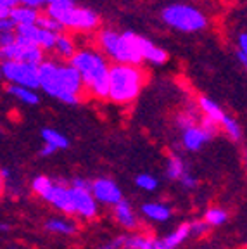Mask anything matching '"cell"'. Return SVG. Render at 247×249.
<instances>
[{"instance_id":"cell-2","label":"cell","mask_w":247,"mask_h":249,"mask_svg":"<svg viewBox=\"0 0 247 249\" xmlns=\"http://www.w3.org/2000/svg\"><path fill=\"white\" fill-rule=\"evenodd\" d=\"M70 66L78 71L83 89L95 99H107L109 62L102 52L93 49H80L70 59Z\"/></svg>"},{"instance_id":"cell-11","label":"cell","mask_w":247,"mask_h":249,"mask_svg":"<svg viewBox=\"0 0 247 249\" xmlns=\"http://www.w3.org/2000/svg\"><path fill=\"white\" fill-rule=\"evenodd\" d=\"M16 36L26 40V42L33 43L42 51H54L55 40H57L59 33H52V31L42 30V28L30 24V26H16L14 28Z\"/></svg>"},{"instance_id":"cell-28","label":"cell","mask_w":247,"mask_h":249,"mask_svg":"<svg viewBox=\"0 0 247 249\" xmlns=\"http://www.w3.org/2000/svg\"><path fill=\"white\" fill-rule=\"evenodd\" d=\"M202 220H204L209 227H221V225H225V223L228 222V213L223 210V208L214 206V208H209V210H206Z\"/></svg>"},{"instance_id":"cell-32","label":"cell","mask_w":247,"mask_h":249,"mask_svg":"<svg viewBox=\"0 0 247 249\" xmlns=\"http://www.w3.org/2000/svg\"><path fill=\"white\" fill-rule=\"evenodd\" d=\"M197 124V113L194 109H187V111H182V113L176 116V126L180 130H185V128H190Z\"/></svg>"},{"instance_id":"cell-35","label":"cell","mask_w":247,"mask_h":249,"mask_svg":"<svg viewBox=\"0 0 247 249\" xmlns=\"http://www.w3.org/2000/svg\"><path fill=\"white\" fill-rule=\"evenodd\" d=\"M178 182H180V185H182L185 191H195L197 187H199V180H197L190 171H187L185 175L178 180Z\"/></svg>"},{"instance_id":"cell-37","label":"cell","mask_w":247,"mask_h":249,"mask_svg":"<svg viewBox=\"0 0 247 249\" xmlns=\"http://www.w3.org/2000/svg\"><path fill=\"white\" fill-rule=\"evenodd\" d=\"M70 187L71 189H78V191H90V182L85 178H81V177H76V178L71 180Z\"/></svg>"},{"instance_id":"cell-43","label":"cell","mask_w":247,"mask_h":249,"mask_svg":"<svg viewBox=\"0 0 247 249\" xmlns=\"http://www.w3.org/2000/svg\"><path fill=\"white\" fill-rule=\"evenodd\" d=\"M4 187H5V180L2 178V173H0V196H2V192H4Z\"/></svg>"},{"instance_id":"cell-8","label":"cell","mask_w":247,"mask_h":249,"mask_svg":"<svg viewBox=\"0 0 247 249\" xmlns=\"http://www.w3.org/2000/svg\"><path fill=\"white\" fill-rule=\"evenodd\" d=\"M57 23L62 28H70V30H78V31H92L95 28H99L101 18L97 12H93L92 9L85 7H76L70 9L68 12L61 16L57 19Z\"/></svg>"},{"instance_id":"cell-33","label":"cell","mask_w":247,"mask_h":249,"mask_svg":"<svg viewBox=\"0 0 247 249\" xmlns=\"http://www.w3.org/2000/svg\"><path fill=\"white\" fill-rule=\"evenodd\" d=\"M187 225H189L190 237H204L206 233H209V229H211V227H209L202 218H199V220H192V222H189Z\"/></svg>"},{"instance_id":"cell-9","label":"cell","mask_w":247,"mask_h":249,"mask_svg":"<svg viewBox=\"0 0 247 249\" xmlns=\"http://www.w3.org/2000/svg\"><path fill=\"white\" fill-rule=\"evenodd\" d=\"M90 194L97 201V204L102 206H116L123 199V191L116 182L109 177H97L90 182Z\"/></svg>"},{"instance_id":"cell-6","label":"cell","mask_w":247,"mask_h":249,"mask_svg":"<svg viewBox=\"0 0 247 249\" xmlns=\"http://www.w3.org/2000/svg\"><path fill=\"white\" fill-rule=\"evenodd\" d=\"M0 76L7 80L9 85L26 87V89H38V66L26 64L18 61L0 62Z\"/></svg>"},{"instance_id":"cell-13","label":"cell","mask_w":247,"mask_h":249,"mask_svg":"<svg viewBox=\"0 0 247 249\" xmlns=\"http://www.w3.org/2000/svg\"><path fill=\"white\" fill-rule=\"evenodd\" d=\"M112 214H114V220L120 227H123L128 232H137L140 229V220L137 211L133 210L131 202L128 199H121L116 206H112Z\"/></svg>"},{"instance_id":"cell-21","label":"cell","mask_w":247,"mask_h":249,"mask_svg":"<svg viewBox=\"0 0 247 249\" xmlns=\"http://www.w3.org/2000/svg\"><path fill=\"white\" fill-rule=\"evenodd\" d=\"M189 168L185 164V160H183L182 156L178 154H171L168 158V163H166V170H164V175H166L168 180H173V182H178V180L182 178L185 175Z\"/></svg>"},{"instance_id":"cell-10","label":"cell","mask_w":247,"mask_h":249,"mask_svg":"<svg viewBox=\"0 0 247 249\" xmlns=\"http://www.w3.org/2000/svg\"><path fill=\"white\" fill-rule=\"evenodd\" d=\"M45 202H49L54 210L61 211L66 216H74L73 213V199H71V189L64 182H52V185L47 189L42 196Z\"/></svg>"},{"instance_id":"cell-40","label":"cell","mask_w":247,"mask_h":249,"mask_svg":"<svg viewBox=\"0 0 247 249\" xmlns=\"http://www.w3.org/2000/svg\"><path fill=\"white\" fill-rule=\"evenodd\" d=\"M9 12H11V7H7V5H4V4H0V21L9 19Z\"/></svg>"},{"instance_id":"cell-26","label":"cell","mask_w":247,"mask_h":249,"mask_svg":"<svg viewBox=\"0 0 247 249\" xmlns=\"http://www.w3.org/2000/svg\"><path fill=\"white\" fill-rule=\"evenodd\" d=\"M74 7V0H47L45 4V14L54 18L55 21L61 18L64 12Z\"/></svg>"},{"instance_id":"cell-5","label":"cell","mask_w":247,"mask_h":249,"mask_svg":"<svg viewBox=\"0 0 247 249\" xmlns=\"http://www.w3.org/2000/svg\"><path fill=\"white\" fill-rule=\"evenodd\" d=\"M162 21L170 28L183 33L201 31L208 26V18L194 5L189 4H171L162 9Z\"/></svg>"},{"instance_id":"cell-16","label":"cell","mask_w":247,"mask_h":249,"mask_svg":"<svg viewBox=\"0 0 247 249\" xmlns=\"http://www.w3.org/2000/svg\"><path fill=\"white\" fill-rule=\"evenodd\" d=\"M189 237H190L189 225L182 223V225L175 227V229L171 230L170 233H166L164 237L156 239L154 249H178Z\"/></svg>"},{"instance_id":"cell-22","label":"cell","mask_w":247,"mask_h":249,"mask_svg":"<svg viewBox=\"0 0 247 249\" xmlns=\"http://www.w3.org/2000/svg\"><path fill=\"white\" fill-rule=\"evenodd\" d=\"M40 135H42L43 144L51 145V147H54L55 151H62V149L70 147V140H68V137L54 128H43L42 132H40Z\"/></svg>"},{"instance_id":"cell-34","label":"cell","mask_w":247,"mask_h":249,"mask_svg":"<svg viewBox=\"0 0 247 249\" xmlns=\"http://www.w3.org/2000/svg\"><path fill=\"white\" fill-rule=\"evenodd\" d=\"M237 59L240 61L242 66L247 64V35L246 31H240L237 36Z\"/></svg>"},{"instance_id":"cell-29","label":"cell","mask_w":247,"mask_h":249,"mask_svg":"<svg viewBox=\"0 0 247 249\" xmlns=\"http://www.w3.org/2000/svg\"><path fill=\"white\" fill-rule=\"evenodd\" d=\"M135 185L143 192H156L159 187V178L152 173H139L135 177Z\"/></svg>"},{"instance_id":"cell-39","label":"cell","mask_w":247,"mask_h":249,"mask_svg":"<svg viewBox=\"0 0 247 249\" xmlns=\"http://www.w3.org/2000/svg\"><path fill=\"white\" fill-rule=\"evenodd\" d=\"M55 149L54 147H51V145H47V144H43V147L40 149V156L42 158H49V156H52V154H55Z\"/></svg>"},{"instance_id":"cell-30","label":"cell","mask_w":247,"mask_h":249,"mask_svg":"<svg viewBox=\"0 0 247 249\" xmlns=\"http://www.w3.org/2000/svg\"><path fill=\"white\" fill-rule=\"evenodd\" d=\"M35 26L42 28V30H47V31H52V33H62V30H64V28H62L61 24L54 19V18H51V16L45 14V12H43V14L40 12L38 14Z\"/></svg>"},{"instance_id":"cell-42","label":"cell","mask_w":247,"mask_h":249,"mask_svg":"<svg viewBox=\"0 0 247 249\" xmlns=\"http://www.w3.org/2000/svg\"><path fill=\"white\" fill-rule=\"evenodd\" d=\"M7 230H11V225H7V223H0V232H7Z\"/></svg>"},{"instance_id":"cell-19","label":"cell","mask_w":247,"mask_h":249,"mask_svg":"<svg viewBox=\"0 0 247 249\" xmlns=\"http://www.w3.org/2000/svg\"><path fill=\"white\" fill-rule=\"evenodd\" d=\"M197 104H199V111L202 113V118H208V120H211L212 123L221 124V121H223V118L227 113L221 109V106L218 104V102L206 97V95H201V97L197 99Z\"/></svg>"},{"instance_id":"cell-36","label":"cell","mask_w":247,"mask_h":249,"mask_svg":"<svg viewBox=\"0 0 247 249\" xmlns=\"http://www.w3.org/2000/svg\"><path fill=\"white\" fill-rule=\"evenodd\" d=\"M95 249H123V235H118V237L111 239V241L102 242Z\"/></svg>"},{"instance_id":"cell-3","label":"cell","mask_w":247,"mask_h":249,"mask_svg":"<svg viewBox=\"0 0 247 249\" xmlns=\"http://www.w3.org/2000/svg\"><path fill=\"white\" fill-rule=\"evenodd\" d=\"M147 38L137 35L133 31H118L102 30L99 35V43L102 52L107 55L114 64H130V66H140L143 62V47Z\"/></svg>"},{"instance_id":"cell-1","label":"cell","mask_w":247,"mask_h":249,"mask_svg":"<svg viewBox=\"0 0 247 249\" xmlns=\"http://www.w3.org/2000/svg\"><path fill=\"white\" fill-rule=\"evenodd\" d=\"M38 89L49 97L70 106L80 104L85 92L78 71L54 59H45L38 66Z\"/></svg>"},{"instance_id":"cell-20","label":"cell","mask_w":247,"mask_h":249,"mask_svg":"<svg viewBox=\"0 0 247 249\" xmlns=\"http://www.w3.org/2000/svg\"><path fill=\"white\" fill-rule=\"evenodd\" d=\"M156 239L149 233L133 232L130 235L123 233V249H154Z\"/></svg>"},{"instance_id":"cell-23","label":"cell","mask_w":247,"mask_h":249,"mask_svg":"<svg viewBox=\"0 0 247 249\" xmlns=\"http://www.w3.org/2000/svg\"><path fill=\"white\" fill-rule=\"evenodd\" d=\"M7 93L21 101L23 104L28 106H36L40 102V95L36 90L26 89V87H18V85H7Z\"/></svg>"},{"instance_id":"cell-25","label":"cell","mask_w":247,"mask_h":249,"mask_svg":"<svg viewBox=\"0 0 247 249\" xmlns=\"http://www.w3.org/2000/svg\"><path fill=\"white\" fill-rule=\"evenodd\" d=\"M54 51L59 57L68 59V61H70V59L74 55V52H76V47H74V42H73L71 36L64 35V33H59L57 40H55Z\"/></svg>"},{"instance_id":"cell-44","label":"cell","mask_w":247,"mask_h":249,"mask_svg":"<svg viewBox=\"0 0 247 249\" xmlns=\"http://www.w3.org/2000/svg\"><path fill=\"white\" fill-rule=\"evenodd\" d=\"M0 78H2V76H0Z\"/></svg>"},{"instance_id":"cell-15","label":"cell","mask_w":247,"mask_h":249,"mask_svg":"<svg viewBox=\"0 0 247 249\" xmlns=\"http://www.w3.org/2000/svg\"><path fill=\"white\" fill-rule=\"evenodd\" d=\"M209 140H212L204 130L201 128V124L197 123L190 128L182 130V145L187 149L189 152H197L201 151Z\"/></svg>"},{"instance_id":"cell-7","label":"cell","mask_w":247,"mask_h":249,"mask_svg":"<svg viewBox=\"0 0 247 249\" xmlns=\"http://www.w3.org/2000/svg\"><path fill=\"white\" fill-rule=\"evenodd\" d=\"M2 61H18L33 64V66H40L45 61V54L36 45L19 38V36H16V40L11 45L0 49V62Z\"/></svg>"},{"instance_id":"cell-38","label":"cell","mask_w":247,"mask_h":249,"mask_svg":"<svg viewBox=\"0 0 247 249\" xmlns=\"http://www.w3.org/2000/svg\"><path fill=\"white\" fill-rule=\"evenodd\" d=\"M18 5H26V7L40 9L47 4V0H14Z\"/></svg>"},{"instance_id":"cell-12","label":"cell","mask_w":247,"mask_h":249,"mask_svg":"<svg viewBox=\"0 0 247 249\" xmlns=\"http://www.w3.org/2000/svg\"><path fill=\"white\" fill-rule=\"evenodd\" d=\"M71 189V187H70ZM71 199H73V213L85 222H92L99 216V204L90 194V191H78L71 189Z\"/></svg>"},{"instance_id":"cell-27","label":"cell","mask_w":247,"mask_h":249,"mask_svg":"<svg viewBox=\"0 0 247 249\" xmlns=\"http://www.w3.org/2000/svg\"><path fill=\"white\" fill-rule=\"evenodd\" d=\"M220 128H223L225 133L228 135V139L233 140V142L242 140V128H240V123L235 120V118L225 114L223 121H221V124H220Z\"/></svg>"},{"instance_id":"cell-4","label":"cell","mask_w":247,"mask_h":249,"mask_svg":"<svg viewBox=\"0 0 247 249\" xmlns=\"http://www.w3.org/2000/svg\"><path fill=\"white\" fill-rule=\"evenodd\" d=\"M145 73L140 66L112 64L107 74V99L116 104H130L142 92Z\"/></svg>"},{"instance_id":"cell-14","label":"cell","mask_w":247,"mask_h":249,"mask_svg":"<svg viewBox=\"0 0 247 249\" xmlns=\"http://www.w3.org/2000/svg\"><path fill=\"white\" fill-rule=\"evenodd\" d=\"M140 213L151 223H166L173 218V210L170 204L161 201H147L140 206Z\"/></svg>"},{"instance_id":"cell-24","label":"cell","mask_w":247,"mask_h":249,"mask_svg":"<svg viewBox=\"0 0 247 249\" xmlns=\"http://www.w3.org/2000/svg\"><path fill=\"white\" fill-rule=\"evenodd\" d=\"M143 61L151 62L154 66H161L168 61V52L156 43H152L151 40H147L145 47H143Z\"/></svg>"},{"instance_id":"cell-41","label":"cell","mask_w":247,"mask_h":249,"mask_svg":"<svg viewBox=\"0 0 247 249\" xmlns=\"http://www.w3.org/2000/svg\"><path fill=\"white\" fill-rule=\"evenodd\" d=\"M7 30H14V24H12L9 19L0 21V33H2V31H7Z\"/></svg>"},{"instance_id":"cell-18","label":"cell","mask_w":247,"mask_h":249,"mask_svg":"<svg viewBox=\"0 0 247 249\" xmlns=\"http://www.w3.org/2000/svg\"><path fill=\"white\" fill-rule=\"evenodd\" d=\"M40 11L33 7H26V5H14L9 12V21L16 26H30V24L36 23Z\"/></svg>"},{"instance_id":"cell-31","label":"cell","mask_w":247,"mask_h":249,"mask_svg":"<svg viewBox=\"0 0 247 249\" xmlns=\"http://www.w3.org/2000/svg\"><path fill=\"white\" fill-rule=\"evenodd\" d=\"M52 182H54V180H52L51 177L36 175L35 178L31 180V191H33V194H36L38 197H42V196L47 192V189L52 185Z\"/></svg>"},{"instance_id":"cell-17","label":"cell","mask_w":247,"mask_h":249,"mask_svg":"<svg viewBox=\"0 0 247 249\" xmlns=\"http://www.w3.org/2000/svg\"><path fill=\"white\" fill-rule=\"evenodd\" d=\"M45 230L51 233H57V235H66L71 237L78 232V225L74 220L68 216H52L45 222Z\"/></svg>"}]
</instances>
